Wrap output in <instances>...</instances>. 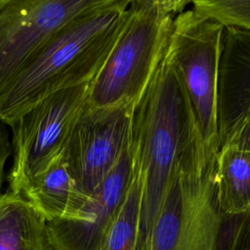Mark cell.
<instances>
[{
  "label": "cell",
  "mask_w": 250,
  "mask_h": 250,
  "mask_svg": "<svg viewBox=\"0 0 250 250\" xmlns=\"http://www.w3.org/2000/svg\"><path fill=\"white\" fill-rule=\"evenodd\" d=\"M130 2L102 0L52 34L1 99L0 121L11 126L45 97L91 82L121 30Z\"/></svg>",
  "instance_id": "obj_1"
},
{
  "label": "cell",
  "mask_w": 250,
  "mask_h": 250,
  "mask_svg": "<svg viewBox=\"0 0 250 250\" xmlns=\"http://www.w3.org/2000/svg\"><path fill=\"white\" fill-rule=\"evenodd\" d=\"M194 143L197 142L183 91L163 56L133 117V167L142 183L138 239L151 224Z\"/></svg>",
  "instance_id": "obj_2"
},
{
  "label": "cell",
  "mask_w": 250,
  "mask_h": 250,
  "mask_svg": "<svg viewBox=\"0 0 250 250\" xmlns=\"http://www.w3.org/2000/svg\"><path fill=\"white\" fill-rule=\"evenodd\" d=\"M188 1H131L121 30L91 81L88 104L94 107L137 104L166 51L173 21Z\"/></svg>",
  "instance_id": "obj_3"
},
{
  "label": "cell",
  "mask_w": 250,
  "mask_h": 250,
  "mask_svg": "<svg viewBox=\"0 0 250 250\" xmlns=\"http://www.w3.org/2000/svg\"><path fill=\"white\" fill-rule=\"evenodd\" d=\"M142 183L134 170L130 186L97 250H137Z\"/></svg>",
  "instance_id": "obj_13"
},
{
  "label": "cell",
  "mask_w": 250,
  "mask_h": 250,
  "mask_svg": "<svg viewBox=\"0 0 250 250\" xmlns=\"http://www.w3.org/2000/svg\"><path fill=\"white\" fill-rule=\"evenodd\" d=\"M214 165L195 143L181 166L183 208L176 250H216L224 215L215 194Z\"/></svg>",
  "instance_id": "obj_8"
},
{
  "label": "cell",
  "mask_w": 250,
  "mask_h": 250,
  "mask_svg": "<svg viewBox=\"0 0 250 250\" xmlns=\"http://www.w3.org/2000/svg\"><path fill=\"white\" fill-rule=\"evenodd\" d=\"M229 36L231 37V41L228 40L229 47V61L234 62H239V69L241 70L240 74H245L246 76H239L241 81L246 79V83H243V90L248 94L246 97V102H250V32L226 28Z\"/></svg>",
  "instance_id": "obj_17"
},
{
  "label": "cell",
  "mask_w": 250,
  "mask_h": 250,
  "mask_svg": "<svg viewBox=\"0 0 250 250\" xmlns=\"http://www.w3.org/2000/svg\"><path fill=\"white\" fill-rule=\"evenodd\" d=\"M136 104L94 107L87 102L62 151L80 190L90 196L130 147Z\"/></svg>",
  "instance_id": "obj_6"
},
{
  "label": "cell",
  "mask_w": 250,
  "mask_h": 250,
  "mask_svg": "<svg viewBox=\"0 0 250 250\" xmlns=\"http://www.w3.org/2000/svg\"><path fill=\"white\" fill-rule=\"evenodd\" d=\"M220 147L229 146L250 151V102L245 104L237 115L232 117L224 128Z\"/></svg>",
  "instance_id": "obj_16"
},
{
  "label": "cell",
  "mask_w": 250,
  "mask_h": 250,
  "mask_svg": "<svg viewBox=\"0 0 250 250\" xmlns=\"http://www.w3.org/2000/svg\"><path fill=\"white\" fill-rule=\"evenodd\" d=\"M191 5L225 28L250 32V0H196Z\"/></svg>",
  "instance_id": "obj_14"
},
{
  "label": "cell",
  "mask_w": 250,
  "mask_h": 250,
  "mask_svg": "<svg viewBox=\"0 0 250 250\" xmlns=\"http://www.w3.org/2000/svg\"><path fill=\"white\" fill-rule=\"evenodd\" d=\"M91 82L57 91L34 104L12 125L13 165L10 191L21 194L33 177L62 151L88 102Z\"/></svg>",
  "instance_id": "obj_5"
},
{
  "label": "cell",
  "mask_w": 250,
  "mask_h": 250,
  "mask_svg": "<svg viewBox=\"0 0 250 250\" xmlns=\"http://www.w3.org/2000/svg\"><path fill=\"white\" fill-rule=\"evenodd\" d=\"M101 1L0 0V101L52 34Z\"/></svg>",
  "instance_id": "obj_7"
},
{
  "label": "cell",
  "mask_w": 250,
  "mask_h": 250,
  "mask_svg": "<svg viewBox=\"0 0 250 250\" xmlns=\"http://www.w3.org/2000/svg\"><path fill=\"white\" fill-rule=\"evenodd\" d=\"M47 220L21 194H0V250H46Z\"/></svg>",
  "instance_id": "obj_11"
},
{
  "label": "cell",
  "mask_w": 250,
  "mask_h": 250,
  "mask_svg": "<svg viewBox=\"0 0 250 250\" xmlns=\"http://www.w3.org/2000/svg\"><path fill=\"white\" fill-rule=\"evenodd\" d=\"M21 195L47 222L83 221L84 208L90 197L77 187L62 153L31 179Z\"/></svg>",
  "instance_id": "obj_10"
},
{
  "label": "cell",
  "mask_w": 250,
  "mask_h": 250,
  "mask_svg": "<svg viewBox=\"0 0 250 250\" xmlns=\"http://www.w3.org/2000/svg\"><path fill=\"white\" fill-rule=\"evenodd\" d=\"M213 183L223 215H250V151L221 146L215 159Z\"/></svg>",
  "instance_id": "obj_12"
},
{
  "label": "cell",
  "mask_w": 250,
  "mask_h": 250,
  "mask_svg": "<svg viewBox=\"0 0 250 250\" xmlns=\"http://www.w3.org/2000/svg\"><path fill=\"white\" fill-rule=\"evenodd\" d=\"M225 27L194 9L179 13L164 58L183 91L197 145L212 159L220 148L219 82Z\"/></svg>",
  "instance_id": "obj_4"
},
{
  "label": "cell",
  "mask_w": 250,
  "mask_h": 250,
  "mask_svg": "<svg viewBox=\"0 0 250 250\" xmlns=\"http://www.w3.org/2000/svg\"><path fill=\"white\" fill-rule=\"evenodd\" d=\"M216 250H250V215H224Z\"/></svg>",
  "instance_id": "obj_15"
},
{
  "label": "cell",
  "mask_w": 250,
  "mask_h": 250,
  "mask_svg": "<svg viewBox=\"0 0 250 250\" xmlns=\"http://www.w3.org/2000/svg\"><path fill=\"white\" fill-rule=\"evenodd\" d=\"M134 174L130 147L90 195L83 221L47 222L46 250H97Z\"/></svg>",
  "instance_id": "obj_9"
},
{
  "label": "cell",
  "mask_w": 250,
  "mask_h": 250,
  "mask_svg": "<svg viewBox=\"0 0 250 250\" xmlns=\"http://www.w3.org/2000/svg\"><path fill=\"white\" fill-rule=\"evenodd\" d=\"M11 154V147L5 126L0 122V189L4 178V166L8 156Z\"/></svg>",
  "instance_id": "obj_18"
}]
</instances>
